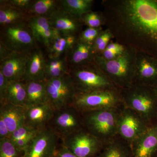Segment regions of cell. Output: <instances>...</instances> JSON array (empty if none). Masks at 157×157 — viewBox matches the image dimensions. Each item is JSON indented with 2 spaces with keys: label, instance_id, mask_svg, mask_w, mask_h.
I'll use <instances>...</instances> for the list:
<instances>
[{
  "label": "cell",
  "instance_id": "cell-15",
  "mask_svg": "<svg viewBox=\"0 0 157 157\" xmlns=\"http://www.w3.org/2000/svg\"><path fill=\"white\" fill-rule=\"evenodd\" d=\"M53 29L65 36H79L83 24L82 19L74 16L61 7L48 17Z\"/></svg>",
  "mask_w": 157,
  "mask_h": 157
},
{
  "label": "cell",
  "instance_id": "cell-18",
  "mask_svg": "<svg viewBox=\"0 0 157 157\" xmlns=\"http://www.w3.org/2000/svg\"><path fill=\"white\" fill-rule=\"evenodd\" d=\"M27 23L36 42L42 44L47 49L52 39L54 31L48 17L29 16Z\"/></svg>",
  "mask_w": 157,
  "mask_h": 157
},
{
  "label": "cell",
  "instance_id": "cell-30",
  "mask_svg": "<svg viewBox=\"0 0 157 157\" xmlns=\"http://www.w3.org/2000/svg\"><path fill=\"white\" fill-rule=\"evenodd\" d=\"M46 50L48 58H58L63 57V55L66 54L67 52V42L65 36L54 29L52 39Z\"/></svg>",
  "mask_w": 157,
  "mask_h": 157
},
{
  "label": "cell",
  "instance_id": "cell-41",
  "mask_svg": "<svg viewBox=\"0 0 157 157\" xmlns=\"http://www.w3.org/2000/svg\"><path fill=\"white\" fill-rule=\"evenodd\" d=\"M155 90L156 93L157 95V85L155 87Z\"/></svg>",
  "mask_w": 157,
  "mask_h": 157
},
{
  "label": "cell",
  "instance_id": "cell-27",
  "mask_svg": "<svg viewBox=\"0 0 157 157\" xmlns=\"http://www.w3.org/2000/svg\"><path fill=\"white\" fill-rule=\"evenodd\" d=\"M66 56L58 58L46 59L45 66L46 81L52 78H58L69 73Z\"/></svg>",
  "mask_w": 157,
  "mask_h": 157
},
{
  "label": "cell",
  "instance_id": "cell-22",
  "mask_svg": "<svg viewBox=\"0 0 157 157\" xmlns=\"http://www.w3.org/2000/svg\"><path fill=\"white\" fill-rule=\"evenodd\" d=\"M29 17L26 11L15 7L10 0L0 1L1 27L25 22Z\"/></svg>",
  "mask_w": 157,
  "mask_h": 157
},
{
  "label": "cell",
  "instance_id": "cell-11",
  "mask_svg": "<svg viewBox=\"0 0 157 157\" xmlns=\"http://www.w3.org/2000/svg\"><path fill=\"white\" fill-rule=\"evenodd\" d=\"M148 127L141 117L133 109L123 106L120 110L117 135L128 144L130 148L133 142Z\"/></svg>",
  "mask_w": 157,
  "mask_h": 157
},
{
  "label": "cell",
  "instance_id": "cell-28",
  "mask_svg": "<svg viewBox=\"0 0 157 157\" xmlns=\"http://www.w3.org/2000/svg\"><path fill=\"white\" fill-rule=\"evenodd\" d=\"M61 7L60 1L36 0L31 5L27 14L29 16H44L48 17Z\"/></svg>",
  "mask_w": 157,
  "mask_h": 157
},
{
  "label": "cell",
  "instance_id": "cell-42",
  "mask_svg": "<svg viewBox=\"0 0 157 157\" xmlns=\"http://www.w3.org/2000/svg\"><path fill=\"white\" fill-rule=\"evenodd\" d=\"M155 157H157V155H156L155 156Z\"/></svg>",
  "mask_w": 157,
  "mask_h": 157
},
{
  "label": "cell",
  "instance_id": "cell-12",
  "mask_svg": "<svg viewBox=\"0 0 157 157\" xmlns=\"http://www.w3.org/2000/svg\"><path fill=\"white\" fill-rule=\"evenodd\" d=\"M59 137L47 126L34 137L24 153L23 157H53L56 152Z\"/></svg>",
  "mask_w": 157,
  "mask_h": 157
},
{
  "label": "cell",
  "instance_id": "cell-1",
  "mask_svg": "<svg viewBox=\"0 0 157 157\" xmlns=\"http://www.w3.org/2000/svg\"><path fill=\"white\" fill-rule=\"evenodd\" d=\"M105 25L117 42L157 59V0H104Z\"/></svg>",
  "mask_w": 157,
  "mask_h": 157
},
{
  "label": "cell",
  "instance_id": "cell-13",
  "mask_svg": "<svg viewBox=\"0 0 157 157\" xmlns=\"http://www.w3.org/2000/svg\"><path fill=\"white\" fill-rule=\"evenodd\" d=\"M133 84L155 87L157 85V59L137 51Z\"/></svg>",
  "mask_w": 157,
  "mask_h": 157
},
{
  "label": "cell",
  "instance_id": "cell-10",
  "mask_svg": "<svg viewBox=\"0 0 157 157\" xmlns=\"http://www.w3.org/2000/svg\"><path fill=\"white\" fill-rule=\"evenodd\" d=\"M48 126L62 139L84 128L82 113L73 105L55 111Z\"/></svg>",
  "mask_w": 157,
  "mask_h": 157
},
{
  "label": "cell",
  "instance_id": "cell-9",
  "mask_svg": "<svg viewBox=\"0 0 157 157\" xmlns=\"http://www.w3.org/2000/svg\"><path fill=\"white\" fill-rule=\"evenodd\" d=\"M63 146L78 157H97L104 144L85 128L63 139Z\"/></svg>",
  "mask_w": 157,
  "mask_h": 157
},
{
  "label": "cell",
  "instance_id": "cell-21",
  "mask_svg": "<svg viewBox=\"0 0 157 157\" xmlns=\"http://www.w3.org/2000/svg\"><path fill=\"white\" fill-rule=\"evenodd\" d=\"M25 107L5 103L1 104L0 117L3 118L11 133L24 124Z\"/></svg>",
  "mask_w": 157,
  "mask_h": 157
},
{
  "label": "cell",
  "instance_id": "cell-7",
  "mask_svg": "<svg viewBox=\"0 0 157 157\" xmlns=\"http://www.w3.org/2000/svg\"><path fill=\"white\" fill-rule=\"evenodd\" d=\"M1 27L0 43L10 51L30 53L37 47L27 21Z\"/></svg>",
  "mask_w": 157,
  "mask_h": 157
},
{
  "label": "cell",
  "instance_id": "cell-40",
  "mask_svg": "<svg viewBox=\"0 0 157 157\" xmlns=\"http://www.w3.org/2000/svg\"><path fill=\"white\" fill-rule=\"evenodd\" d=\"M65 37H66V42H67V52H66L67 54L69 51L73 48L78 39V36H75V35H69Z\"/></svg>",
  "mask_w": 157,
  "mask_h": 157
},
{
  "label": "cell",
  "instance_id": "cell-5",
  "mask_svg": "<svg viewBox=\"0 0 157 157\" xmlns=\"http://www.w3.org/2000/svg\"><path fill=\"white\" fill-rule=\"evenodd\" d=\"M69 73L73 78L77 93L119 89L100 70L94 61L87 64L69 68Z\"/></svg>",
  "mask_w": 157,
  "mask_h": 157
},
{
  "label": "cell",
  "instance_id": "cell-25",
  "mask_svg": "<svg viewBox=\"0 0 157 157\" xmlns=\"http://www.w3.org/2000/svg\"><path fill=\"white\" fill-rule=\"evenodd\" d=\"M39 131L40 130L33 128L24 124L11 133L9 139L16 147L24 153Z\"/></svg>",
  "mask_w": 157,
  "mask_h": 157
},
{
  "label": "cell",
  "instance_id": "cell-2",
  "mask_svg": "<svg viewBox=\"0 0 157 157\" xmlns=\"http://www.w3.org/2000/svg\"><path fill=\"white\" fill-rule=\"evenodd\" d=\"M124 51L116 58L104 59L95 56L94 62L100 70L121 90L128 88L133 84L135 76L137 51L125 46Z\"/></svg>",
  "mask_w": 157,
  "mask_h": 157
},
{
  "label": "cell",
  "instance_id": "cell-36",
  "mask_svg": "<svg viewBox=\"0 0 157 157\" xmlns=\"http://www.w3.org/2000/svg\"><path fill=\"white\" fill-rule=\"evenodd\" d=\"M124 50H115L106 49L99 55L102 57L104 59L110 60L116 58L120 56L124 51Z\"/></svg>",
  "mask_w": 157,
  "mask_h": 157
},
{
  "label": "cell",
  "instance_id": "cell-34",
  "mask_svg": "<svg viewBox=\"0 0 157 157\" xmlns=\"http://www.w3.org/2000/svg\"><path fill=\"white\" fill-rule=\"evenodd\" d=\"M103 30L102 28H93L87 27L82 31L78 36V39L82 42L93 45L95 40Z\"/></svg>",
  "mask_w": 157,
  "mask_h": 157
},
{
  "label": "cell",
  "instance_id": "cell-8",
  "mask_svg": "<svg viewBox=\"0 0 157 157\" xmlns=\"http://www.w3.org/2000/svg\"><path fill=\"white\" fill-rule=\"evenodd\" d=\"M47 102L55 111L73 105L77 91L69 73L46 81Z\"/></svg>",
  "mask_w": 157,
  "mask_h": 157
},
{
  "label": "cell",
  "instance_id": "cell-29",
  "mask_svg": "<svg viewBox=\"0 0 157 157\" xmlns=\"http://www.w3.org/2000/svg\"><path fill=\"white\" fill-rule=\"evenodd\" d=\"M62 9L81 19L82 16L92 11L94 1L93 0H62Z\"/></svg>",
  "mask_w": 157,
  "mask_h": 157
},
{
  "label": "cell",
  "instance_id": "cell-20",
  "mask_svg": "<svg viewBox=\"0 0 157 157\" xmlns=\"http://www.w3.org/2000/svg\"><path fill=\"white\" fill-rule=\"evenodd\" d=\"M66 55L69 68L92 63L95 56L92 45L81 41L78 37L73 48Z\"/></svg>",
  "mask_w": 157,
  "mask_h": 157
},
{
  "label": "cell",
  "instance_id": "cell-39",
  "mask_svg": "<svg viewBox=\"0 0 157 157\" xmlns=\"http://www.w3.org/2000/svg\"><path fill=\"white\" fill-rule=\"evenodd\" d=\"M53 157H78L73 154V153L62 145L61 147L57 150Z\"/></svg>",
  "mask_w": 157,
  "mask_h": 157
},
{
  "label": "cell",
  "instance_id": "cell-23",
  "mask_svg": "<svg viewBox=\"0 0 157 157\" xmlns=\"http://www.w3.org/2000/svg\"><path fill=\"white\" fill-rule=\"evenodd\" d=\"M25 82L27 93L25 107H33L47 102L46 81Z\"/></svg>",
  "mask_w": 157,
  "mask_h": 157
},
{
  "label": "cell",
  "instance_id": "cell-31",
  "mask_svg": "<svg viewBox=\"0 0 157 157\" xmlns=\"http://www.w3.org/2000/svg\"><path fill=\"white\" fill-rule=\"evenodd\" d=\"M113 38L114 36L109 29L106 28L101 31L92 45L95 56L101 54L105 50L111 39Z\"/></svg>",
  "mask_w": 157,
  "mask_h": 157
},
{
  "label": "cell",
  "instance_id": "cell-26",
  "mask_svg": "<svg viewBox=\"0 0 157 157\" xmlns=\"http://www.w3.org/2000/svg\"><path fill=\"white\" fill-rule=\"evenodd\" d=\"M26 94L24 81H9L4 103L25 107Z\"/></svg>",
  "mask_w": 157,
  "mask_h": 157
},
{
  "label": "cell",
  "instance_id": "cell-35",
  "mask_svg": "<svg viewBox=\"0 0 157 157\" xmlns=\"http://www.w3.org/2000/svg\"><path fill=\"white\" fill-rule=\"evenodd\" d=\"M9 80L4 76L2 72L0 71V104H3L5 102V98Z\"/></svg>",
  "mask_w": 157,
  "mask_h": 157
},
{
  "label": "cell",
  "instance_id": "cell-33",
  "mask_svg": "<svg viewBox=\"0 0 157 157\" xmlns=\"http://www.w3.org/2000/svg\"><path fill=\"white\" fill-rule=\"evenodd\" d=\"M21 151L9 138L0 139V157H23Z\"/></svg>",
  "mask_w": 157,
  "mask_h": 157
},
{
  "label": "cell",
  "instance_id": "cell-37",
  "mask_svg": "<svg viewBox=\"0 0 157 157\" xmlns=\"http://www.w3.org/2000/svg\"><path fill=\"white\" fill-rule=\"evenodd\" d=\"M10 1L15 7L26 11L27 13L34 2L33 0H10Z\"/></svg>",
  "mask_w": 157,
  "mask_h": 157
},
{
  "label": "cell",
  "instance_id": "cell-38",
  "mask_svg": "<svg viewBox=\"0 0 157 157\" xmlns=\"http://www.w3.org/2000/svg\"><path fill=\"white\" fill-rule=\"evenodd\" d=\"M11 134L3 118L0 117V139L9 138Z\"/></svg>",
  "mask_w": 157,
  "mask_h": 157
},
{
  "label": "cell",
  "instance_id": "cell-17",
  "mask_svg": "<svg viewBox=\"0 0 157 157\" xmlns=\"http://www.w3.org/2000/svg\"><path fill=\"white\" fill-rule=\"evenodd\" d=\"M26 108L25 124L40 131L48 126L55 112L47 102Z\"/></svg>",
  "mask_w": 157,
  "mask_h": 157
},
{
  "label": "cell",
  "instance_id": "cell-6",
  "mask_svg": "<svg viewBox=\"0 0 157 157\" xmlns=\"http://www.w3.org/2000/svg\"><path fill=\"white\" fill-rule=\"evenodd\" d=\"M73 105L81 112L120 109L124 106L122 90L112 89L89 93H77Z\"/></svg>",
  "mask_w": 157,
  "mask_h": 157
},
{
  "label": "cell",
  "instance_id": "cell-32",
  "mask_svg": "<svg viewBox=\"0 0 157 157\" xmlns=\"http://www.w3.org/2000/svg\"><path fill=\"white\" fill-rule=\"evenodd\" d=\"M81 19L88 27L100 28L105 24V18L102 12L90 11L84 14Z\"/></svg>",
  "mask_w": 157,
  "mask_h": 157
},
{
  "label": "cell",
  "instance_id": "cell-14",
  "mask_svg": "<svg viewBox=\"0 0 157 157\" xmlns=\"http://www.w3.org/2000/svg\"><path fill=\"white\" fill-rule=\"evenodd\" d=\"M30 53L11 52L0 61V71L9 81H24Z\"/></svg>",
  "mask_w": 157,
  "mask_h": 157
},
{
  "label": "cell",
  "instance_id": "cell-24",
  "mask_svg": "<svg viewBox=\"0 0 157 157\" xmlns=\"http://www.w3.org/2000/svg\"><path fill=\"white\" fill-rule=\"evenodd\" d=\"M97 157H132V153L128 144L117 135L104 144Z\"/></svg>",
  "mask_w": 157,
  "mask_h": 157
},
{
  "label": "cell",
  "instance_id": "cell-19",
  "mask_svg": "<svg viewBox=\"0 0 157 157\" xmlns=\"http://www.w3.org/2000/svg\"><path fill=\"white\" fill-rule=\"evenodd\" d=\"M46 59L43 52L38 47L31 52L27 66L25 82L46 81L45 74Z\"/></svg>",
  "mask_w": 157,
  "mask_h": 157
},
{
  "label": "cell",
  "instance_id": "cell-4",
  "mask_svg": "<svg viewBox=\"0 0 157 157\" xmlns=\"http://www.w3.org/2000/svg\"><path fill=\"white\" fill-rule=\"evenodd\" d=\"M121 108L81 112L84 128L104 144L107 143L117 135L118 121Z\"/></svg>",
  "mask_w": 157,
  "mask_h": 157
},
{
  "label": "cell",
  "instance_id": "cell-3",
  "mask_svg": "<svg viewBox=\"0 0 157 157\" xmlns=\"http://www.w3.org/2000/svg\"><path fill=\"white\" fill-rule=\"evenodd\" d=\"M124 107L137 113L149 126L157 123V95L155 87L133 84L122 90Z\"/></svg>",
  "mask_w": 157,
  "mask_h": 157
},
{
  "label": "cell",
  "instance_id": "cell-16",
  "mask_svg": "<svg viewBox=\"0 0 157 157\" xmlns=\"http://www.w3.org/2000/svg\"><path fill=\"white\" fill-rule=\"evenodd\" d=\"M132 157H155L157 155V123L149 126L132 144Z\"/></svg>",
  "mask_w": 157,
  "mask_h": 157
}]
</instances>
